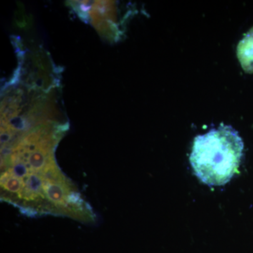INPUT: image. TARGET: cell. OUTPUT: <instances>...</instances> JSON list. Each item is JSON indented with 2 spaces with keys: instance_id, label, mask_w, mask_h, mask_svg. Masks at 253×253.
<instances>
[{
  "instance_id": "cell-1",
  "label": "cell",
  "mask_w": 253,
  "mask_h": 253,
  "mask_svg": "<svg viewBox=\"0 0 253 253\" xmlns=\"http://www.w3.org/2000/svg\"><path fill=\"white\" fill-rule=\"evenodd\" d=\"M32 136L25 137L1 161V199L28 215L94 221L92 210L55 161V139L42 133Z\"/></svg>"
},
{
  "instance_id": "cell-2",
  "label": "cell",
  "mask_w": 253,
  "mask_h": 253,
  "mask_svg": "<svg viewBox=\"0 0 253 253\" xmlns=\"http://www.w3.org/2000/svg\"><path fill=\"white\" fill-rule=\"evenodd\" d=\"M244 147L238 131L221 125L195 138L190 163L195 174L204 184L224 185L237 172Z\"/></svg>"
},
{
  "instance_id": "cell-3",
  "label": "cell",
  "mask_w": 253,
  "mask_h": 253,
  "mask_svg": "<svg viewBox=\"0 0 253 253\" xmlns=\"http://www.w3.org/2000/svg\"><path fill=\"white\" fill-rule=\"evenodd\" d=\"M238 55L243 68L249 73H253V31H251L241 42Z\"/></svg>"
}]
</instances>
